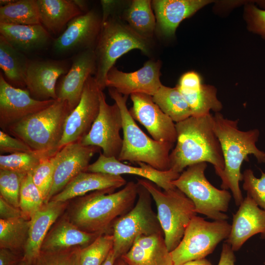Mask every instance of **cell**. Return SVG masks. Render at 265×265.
<instances>
[{
	"mask_svg": "<svg viewBox=\"0 0 265 265\" xmlns=\"http://www.w3.org/2000/svg\"><path fill=\"white\" fill-rule=\"evenodd\" d=\"M126 184V180L120 175L82 172L71 180L51 200L67 202L74 198L85 195L91 191L106 190L114 192Z\"/></svg>",
	"mask_w": 265,
	"mask_h": 265,
	"instance_id": "cell-23",
	"label": "cell"
},
{
	"mask_svg": "<svg viewBox=\"0 0 265 265\" xmlns=\"http://www.w3.org/2000/svg\"><path fill=\"white\" fill-rule=\"evenodd\" d=\"M73 1L82 13L88 11L86 10L87 6L85 1L81 0H73Z\"/></svg>",
	"mask_w": 265,
	"mask_h": 265,
	"instance_id": "cell-50",
	"label": "cell"
},
{
	"mask_svg": "<svg viewBox=\"0 0 265 265\" xmlns=\"http://www.w3.org/2000/svg\"><path fill=\"white\" fill-rule=\"evenodd\" d=\"M138 183L131 181L116 192L95 191L80 197L65 216L80 229L98 235L109 233L114 221L134 205Z\"/></svg>",
	"mask_w": 265,
	"mask_h": 265,
	"instance_id": "cell-1",
	"label": "cell"
},
{
	"mask_svg": "<svg viewBox=\"0 0 265 265\" xmlns=\"http://www.w3.org/2000/svg\"><path fill=\"white\" fill-rule=\"evenodd\" d=\"M203 0H154L152 1L160 32L170 37L179 24L209 3Z\"/></svg>",
	"mask_w": 265,
	"mask_h": 265,
	"instance_id": "cell-25",
	"label": "cell"
},
{
	"mask_svg": "<svg viewBox=\"0 0 265 265\" xmlns=\"http://www.w3.org/2000/svg\"><path fill=\"white\" fill-rule=\"evenodd\" d=\"M121 130L122 118L118 105L115 103L112 105L108 104L105 93L101 90L98 115L80 142L84 145L99 147L106 157L118 159L123 144Z\"/></svg>",
	"mask_w": 265,
	"mask_h": 265,
	"instance_id": "cell-11",
	"label": "cell"
},
{
	"mask_svg": "<svg viewBox=\"0 0 265 265\" xmlns=\"http://www.w3.org/2000/svg\"><path fill=\"white\" fill-rule=\"evenodd\" d=\"M231 225L226 220L208 221L194 216L178 245L170 252L174 265L204 259L230 234Z\"/></svg>",
	"mask_w": 265,
	"mask_h": 265,
	"instance_id": "cell-10",
	"label": "cell"
},
{
	"mask_svg": "<svg viewBox=\"0 0 265 265\" xmlns=\"http://www.w3.org/2000/svg\"><path fill=\"white\" fill-rule=\"evenodd\" d=\"M152 98L174 122L177 123L191 116L189 106L177 86L169 87L162 85Z\"/></svg>",
	"mask_w": 265,
	"mask_h": 265,
	"instance_id": "cell-30",
	"label": "cell"
},
{
	"mask_svg": "<svg viewBox=\"0 0 265 265\" xmlns=\"http://www.w3.org/2000/svg\"><path fill=\"white\" fill-rule=\"evenodd\" d=\"M121 258L127 265H174L163 233L138 237Z\"/></svg>",
	"mask_w": 265,
	"mask_h": 265,
	"instance_id": "cell-24",
	"label": "cell"
},
{
	"mask_svg": "<svg viewBox=\"0 0 265 265\" xmlns=\"http://www.w3.org/2000/svg\"><path fill=\"white\" fill-rule=\"evenodd\" d=\"M45 159L33 151L0 155V169L27 174L32 172Z\"/></svg>",
	"mask_w": 265,
	"mask_h": 265,
	"instance_id": "cell-37",
	"label": "cell"
},
{
	"mask_svg": "<svg viewBox=\"0 0 265 265\" xmlns=\"http://www.w3.org/2000/svg\"><path fill=\"white\" fill-rule=\"evenodd\" d=\"M14 265H32V264L22 258Z\"/></svg>",
	"mask_w": 265,
	"mask_h": 265,
	"instance_id": "cell-51",
	"label": "cell"
},
{
	"mask_svg": "<svg viewBox=\"0 0 265 265\" xmlns=\"http://www.w3.org/2000/svg\"><path fill=\"white\" fill-rule=\"evenodd\" d=\"M242 187L258 205L265 210V172L261 171L260 178H257L250 169H246L242 174Z\"/></svg>",
	"mask_w": 265,
	"mask_h": 265,
	"instance_id": "cell-41",
	"label": "cell"
},
{
	"mask_svg": "<svg viewBox=\"0 0 265 265\" xmlns=\"http://www.w3.org/2000/svg\"><path fill=\"white\" fill-rule=\"evenodd\" d=\"M203 84L199 75L194 72L184 74L177 86L180 91H191L200 88Z\"/></svg>",
	"mask_w": 265,
	"mask_h": 265,
	"instance_id": "cell-44",
	"label": "cell"
},
{
	"mask_svg": "<svg viewBox=\"0 0 265 265\" xmlns=\"http://www.w3.org/2000/svg\"><path fill=\"white\" fill-rule=\"evenodd\" d=\"M113 246L112 234L99 235L88 245L81 248L80 265H103Z\"/></svg>",
	"mask_w": 265,
	"mask_h": 265,
	"instance_id": "cell-35",
	"label": "cell"
},
{
	"mask_svg": "<svg viewBox=\"0 0 265 265\" xmlns=\"http://www.w3.org/2000/svg\"><path fill=\"white\" fill-rule=\"evenodd\" d=\"M96 70L94 48H92L78 53L68 72L61 76L56 85L57 99L67 101L71 112L79 103L85 84Z\"/></svg>",
	"mask_w": 265,
	"mask_h": 265,
	"instance_id": "cell-18",
	"label": "cell"
},
{
	"mask_svg": "<svg viewBox=\"0 0 265 265\" xmlns=\"http://www.w3.org/2000/svg\"><path fill=\"white\" fill-rule=\"evenodd\" d=\"M54 101L34 99L27 89L12 86L0 73V127L3 131L6 132L11 125L49 106Z\"/></svg>",
	"mask_w": 265,
	"mask_h": 265,
	"instance_id": "cell-14",
	"label": "cell"
},
{
	"mask_svg": "<svg viewBox=\"0 0 265 265\" xmlns=\"http://www.w3.org/2000/svg\"><path fill=\"white\" fill-rule=\"evenodd\" d=\"M99 236L80 229L64 216L50 229L43 241L41 251H55L76 246L83 248Z\"/></svg>",
	"mask_w": 265,
	"mask_h": 265,
	"instance_id": "cell-26",
	"label": "cell"
},
{
	"mask_svg": "<svg viewBox=\"0 0 265 265\" xmlns=\"http://www.w3.org/2000/svg\"><path fill=\"white\" fill-rule=\"evenodd\" d=\"M19 260L13 251L6 248L0 249V265H14Z\"/></svg>",
	"mask_w": 265,
	"mask_h": 265,
	"instance_id": "cell-47",
	"label": "cell"
},
{
	"mask_svg": "<svg viewBox=\"0 0 265 265\" xmlns=\"http://www.w3.org/2000/svg\"><path fill=\"white\" fill-rule=\"evenodd\" d=\"M181 265H212L211 263L205 258L191 261L185 263Z\"/></svg>",
	"mask_w": 265,
	"mask_h": 265,
	"instance_id": "cell-48",
	"label": "cell"
},
{
	"mask_svg": "<svg viewBox=\"0 0 265 265\" xmlns=\"http://www.w3.org/2000/svg\"><path fill=\"white\" fill-rule=\"evenodd\" d=\"M70 112L67 102L57 99L49 106L11 125L6 132L22 140L43 157L51 158L59 151Z\"/></svg>",
	"mask_w": 265,
	"mask_h": 265,
	"instance_id": "cell-4",
	"label": "cell"
},
{
	"mask_svg": "<svg viewBox=\"0 0 265 265\" xmlns=\"http://www.w3.org/2000/svg\"><path fill=\"white\" fill-rule=\"evenodd\" d=\"M30 219L23 217L9 220L0 219V248L12 251L24 249L29 234Z\"/></svg>",
	"mask_w": 265,
	"mask_h": 265,
	"instance_id": "cell-33",
	"label": "cell"
},
{
	"mask_svg": "<svg viewBox=\"0 0 265 265\" xmlns=\"http://www.w3.org/2000/svg\"><path fill=\"white\" fill-rule=\"evenodd\" d=\"M23 217L19 208L15 207L7 202L0 196V219L9 220Z\"/></svg>",
	"mask_w": 265,
	"mask_h": 265,
	"instance_id": "cell-45",
	"label": "cell"
},
{
	"mask_svg": "<svg viewBox=\"0 0 265 265\" xmlns=\"http://www.w3.org/2000/svg\"><path fill=\"white\" fill-rule=\"evenodd\" d=\"M29 60L0 35V67L5 80L12 86H26Z\"/></svg>",
	"mask_w": 265,
	"mask_h": 265,
	"instance_id": "cell-29",
	"label": "cell"
},
{
	"mask_svg": "<svg viewBox=\"0 0 265 265\" xmlns=\"http://www.w3.org/2000/svg\"><path fill=\"white\" fill-rule=\"evenodd\" d=\"M0 23L24 25L41 24L37 0H13L0 6Z\"/></svg>",
	"mask_w": 265,
	"mask_h": 265,
	"instance_id": "cell-32",
	"label": "cell"
},
{
	"mask_svg": "<svg viewBox=\"0 0 265 265\" xmlns=\"http://www.w3.org/2000/svg\"><path fill=\"white\" fill-rule=\"evenodd\" d=\"M108 92L118 105L122 118L123 144L118 159L122 162L145 163L161 171L170 169L169 156L174 144L158 141L149 137L128 110V96L112 88H108Z\"/></svg>",
	"mask_w": 265,
	"mask_h": 265,
	"instance_id": "cell-5",
	"label": "cell"
},
{
	"mask_svg": "<svg viewBox=\"0 0 265 265\" xmlns=\"http://www.w3.org/2000/svg\"><path fill=\"white\" fill-rule=\"evenodd\" d=\"M68 206L67 202L51 200L44 203L30 219L28 238L22 258L33 264L39 255L43 241Z\"/></svg>",
	"mask_w": 265,
	"mask_h": 265,
	"instance_id": "cell-22",
	"label": "cell"
},
{
	"mask_svg": "<svg viewBox=\"0 0 265 265\" xmlns=\"http://www.w3.org/2000/svg\"><path fill=\"white\" fill-rule=\"evenodd\" d=\"M101 149L86 146L80 142L67 144L54 155L55 168L47 202L60 192L78 174L87 171L94 155Z\"/></svg>",
	"mask_w": 265,
	"mask_h": 265,
	"instance_id": "cell-15",
	"label": "cell"
},
{
	"mask_svg": "<svg viewBox=\"0 0 265 265\" xmlns=\"http://www.w3.org/2000/svg\"><path fill=\"white\" fill-rule=\"evenodd\" d=\"M260 234L265 239V210L261 209L248 195L234 215L227 242L235 252L252 236Z\"/></svg>",
	"mask_w": 265,
	"mask_h": 265,
	"instance_id": "cell-21",
	"label": "cell"
},
{
	"mask_svg": "<svg viewBox=\"0 0 265 265\" xmlns=\"http://www.w3.org/2000/svg\"><path fill=\"white\" fill-rule=\"evenodd\" d=\"M41 24L54 34L75 17L83 14L73 0H37Z\"/></svg>",
	"mask_w": 265,
	"mask_h": 265,
	"instance_id": "cell-28",
	"label": "cell"
},
{
	"mask_svg": "<svg viewBox=\"0 0 265 265\" xmlns=\"http://www.w3.org/2000/svg\"><path fill=\"white\" fill-rule=\"evenodd\" d=\"M137 182L150 193L157 208V216L165 242L169 252L180 243L192 218L197 212L192 201L176 187L169 190L161 188L145 179Z\"/></svg>",
	"mask_w": 265,
	"mask_h": 265,
	"instance_id": "cell-7",
	"label": "cell"
},
{
	"mask_svg": "<svg viewBox=\"0 0 265 265\" xmlns=\"http://www.w3.org/2000/svg\"><path fill=\"white\" fill-rule=\"evenodd\" d=\"M249 10L251 29L265 39V9H259L252 5Z\"/></svg>",
	"mask_w": 265,
	"mask_h": 265,
	"instance_id": "cell-43",
	"label": "cell"
},
{
	"mask_svg": "<svg viewBox=\"0 0 265 265\" xmlns=\"http://www.w3.org/2000/svg\"><path fill=\"white\" fill-rule=\"evenodd\" d=\"M234 251L226 242L223 245L218 265H235Z\"/></svg>",
	"mask_w": 265,
	"mask_h": 265,
	"instance_id": "cell-46",
	"label": "cell"
},
{
	"mask_svg": "<svg viewBox=\"0 0 265 265\" xmlns=\"http://www.w3.org/2000/svg\"><path fill=\"white\" fill-rule=\"evenodd\" d=\"M114 265H127L121 258L116 259Z\"/></svg>",
	"mask_w": 265,
	"mask_h": 265,
	"instance_id": "cell-52",
	"label": "cell"
},
{
	"mask_svg": "<svg viewBox=\"0 0 265 265\" xmlns=\"http://www.w3.org/2000/svg\"><path fill=\"white\" fill-rule=\"evenodd\" d=\"M130 96L132 106L129 111L133 118L146 128L154 140L174 144L176 125L154 102L152 96L142 93Z\"/></svg>",
	"mask_w": 265,
	"mask_h": 265,
	"instance_id": "cell-17",
	"label": "cell"
},
{
	"mask_svg": "<svg viewBox=\"0 0 265 265\" xmlns=\"http://www.w3.org/2000/svg\"><path fill=\"white\" fill-rule=\"evenodd\" d=\"M138 184L135 204L112 225L113 250L116 259L124 255L138 237L163 233L157 214L152 207L151 194Z\"/></svg>",
	"mask_w": 265,
	"mask_h": 265,
	"instance_id": "cell-9",
	"label": "cell"
},
{
	"mask_svg": "<svg viewBox=\"0 0 265 265\" xmlns=\"http://www.w3.org/2000/svg\"><path fill=\"white\" fill-rule=\"evenodd\" d=\"M45 203L44 200L34 184L31 172L24 178L20 193L19 208L23 217L30 219Z\"/></svg>",
	"mask_w": 265,
	"mask_h": 265,
	"instance_id": "cell-36",
	"label": "cell"
},
{
	"mask_svg": "<svg viewBox=\"0 0 265 265\" xmlns=\"http://www.w3.org/2000/svg\"><path fill=\"white\" fill-rule=\"evenodd\" d=\"M149 0H133L125 12L128 25L140 35L150 39L156 29L157 22Z\"/></svg>",
	"mask_w": 265,
	"mask_h": 265,
	"instance_id": "cell-31",
	"label": "cell"
},
{
	"mask_svg": "<svg viewBox=\"0 0 265 265\" xmlns=\"http://www.w3.org/2000/svg\"><path fill=\"white\" fill-rule=\"evenodd\" d=\"M116 258L115 256L113 249L109 252L106 261L103 263V265H114Z\"/></svg>",
	"mask_w": 265,
	"mask_h": 265,
	"instance_id": "cell-49",
	"label": "cell"
},
{
	"mask_svg": "<svg viewBox=\"0 0 265 265\" xmlns=\"http://www.w3.org/2000/svg\"><path fill=\"white\" fill-rule=\"evenodd\" d=\"M101 90L91 76L85 84L79 103L66 119L59 150L67 144L80 142L88 133L99 112Z\"/></svg>",
	"mask_w": 265,
	"mask_h": 265,
	"instance_id": "cell-12",
	"label": "cell"
},
{
	"mask_svg": "<svg viewBox=\"0 0 265 265\" xmlns=\"http://www.w3.org/2000/svg\"><path fill=\"white\" fill-rule=\"evenodd\" d=\"M214 132L220 142L224 161L223 170L218 175L221 179V187L230 189L235 204L239 206L243 200L239 182L242 181L241 166L248 155L252 154L259 163H263L265 152L258 148L256 143L260 131L254 129L240 130L238 120L224 118L219 112L212 116Z\"/></svg>",
	"mask_w": 265,
	"mask_h": 265,
	"instance_id": "cell-3",
	"label": "cell"
},
{
	"mask_svg": "<svg viewBox=\"0 0 265 265\" xmlns=\"http://www.w3.org/2000/svg\"><path fill=\"white\" fill-rule=\"evenodd\" d=\"M188 104L191 116L201 117L210 114L211 110L218 112L222 108L212 86L202 84L196 90L180 91Z\"/></svg>",
	"mask_w": 265,
	"mask_h": 265,
	"instance_id": "cell-34",
	"label": "cell"
},
{
	"mask_svg": "<svg viewBox=\"0 0 265 265\" xmlns=\"http://www.w3.org/2000/svg\"><path fill=\"white\" fill-rule=\"evenodd\" d=\"M0 35L13 47L26 53L41 49L52 37L42 25H24L0 23Z\"/></svg>",
	"mask_w": 265,
	"mask_h": 265,
	"instance_id": "cell-27",
	"label": "cell"
},
{
	"mask_svg": "<svg viewBox=\"0 0 265 265\" xmlns=\"http://www.w3.org/2000/svg\"><path fill=\"white\" fill-rule=\"evenodd\" d=\"M33 152L22 140L12 136L8 133L0 131V153L14 154Z\"/></svg>",
	"mask_w": 265,
	"mask_h": 265,
	"instance_id": "cell-42",
	"label": "cell"
},
{
	"mask_svg": "<svg viewBox=\"0 0 265 265\" xmlns=\"http://www.w3.org/2000/svg\"><path fill=\"white\" fill-rule=\"evenodd\" d=\"M160 67L159 60H153L130 73L122 72L113 66L106 75V86L125 96L142 93L153 96L162 85L160 80Z\"/></svg>",
	"mask_w": 265,
	"mask_h": 265,
	"instance_id": "cell-16",
	"label": "cell"
},
{
	"mask_svg": "<svg viewBox=\"0 0 265 265\" xmlns=\"http://www.w3.org/2000/svg\"><path fill=\"white\" fill-rule=\"evenodd\" d=\"M102 26V16L91 10L72 19L53 43L59 54L78 53L94 48Z\"/></svg>",
	"mask_w": 265,
	"mask_h": 265,
	"instance_id": "cell-13",
	"label": "cell"
},
{
	"mask_svg": "<svg viewBox=\"0 0 265 265\" xmlns=\"http://www.w3.org/2000/svg\"><path fill=\"white\" fill-rule=\"evenodd\" d=\"M69 70L68 62L66 60H29L26 86L34 99L57 100V80Z\"/></svg>",
	"mask_w": 265,
	"mask_h": 265,
	"instance_id": "cell-19",
	"label": "cell"
},
{
	"mask_svg": "<svg viewBox=\"0 0 265 265\" xmlns=\"http://www.w3.org/2000/svg\"><path fill=\"white\" fill-rule=\"evenodd\" d=\"M26 175L0 169V196L15 207L19 208L21 185Z\"/></svg>",
	"mask_w": 265,
	"mask_h": 265,
	"instance_id": "cell-39",
	"label": "cell"
},
{
	"mask_svg": "<svg viewBox=\"0 0 265 265\" xmlns=\"http://www.w3.org/2000/svg\"><path fill=\"white\" fill-rule=\"evenodd\" d=\"M175 125L177 140L170 154V169L181 173L190 165L209 162L218 175L224 169V161L212 115L190 116Z\"/></svg>",
	"mask_w": 265,
	"mask_h": 265,
	"instance_id": "cell-2",
	"label": "cell"
},
{
	"mask_svg": "<svg viewBox=\"0 0 265 265\" xmlns=\"http://www.w3.org/2000/svg\"><path fill=\"white\" fill-rule=\"evenodd\" d=\"M81 247L41 251L32 265H80Z\"/></svg>",
	"mask_w": 265,
	"mask_h": 265,
	"instance_id": "cell-38",
	"label": "cell"
},
{
	"mask_svg": "<svg viewBox=\"0 0 265 265\" xmlns=\"http://www.w3.org/2000/svg\"><path fill=\"white\" fill-rule=\"evenodd\" d=\"M55 168L54 156L43 159L31 172L32 181L41 193L45 203L52 186Z\"/></svg>",
	"mask_w": 265,
	"mask_h": 265,
	"instance_id": "cell-40",
	"label": "cell"
},
{
	"mask_svg": "<svg viewBox=\"0 0 265 265\" xmlns=\"http://www.w3.org/2000/svg\"><path fill=\"white\" fill-rule=\"evenodd\" d=\"M207 167L206 162L190 165L172 184L192 201L197 213L214 220H226L228 216L224 212L228 210L232 195L209 182L205 174Z\"/></svg>",
	"mask_w": 265,
	"mask_h": 265,
	"instance_id": "cell-8",
	"label": "cell"
},
{
	"mask_svg": "<svg viewBox=\"0 0 265 265\" xmlns=\"http://www.w3.org/2000/svg\"><path fill=\"white\" fill-rule=\"evenodd\" d=\"M264 264L265 265V262L264 263Z\"/></svg>",
	"mask_w": 265,
	"mask_h": 265,
	"instance_id": "cell-54",
	"label": "cell"
},
{
	"mask_svg": "<svg viewBox=\"0 0 265 265\" xmlns=\"http://www.w3.org/2000/svg\"><path fill=\"white\" fill-rule=\"evenodd\" d=\"M263 163H265V156L264 159Z\"/></svg>",
	"mask_w": 265,
	"mask_h": 265,
	"instance_id": "cell-53",
	"label": "cell"
},
{
	"mask_svg": "<svg viewBox=\"0 0 265 265\" xmlns=\"http://www.w3.org/2000/svg\"><path fill=\"white\" fill-rule=\"evenodd\" d=\"M137 164L138 167L126 164L116 158L106 157L100 152L97 159L89 164L86 171L120 176L133 175L152 182L163 190L175 187L172 181L177 179L180 173L172 169L159 170L143 162Z\"/></svg>",
	"mask_w": 265,
	"mask_h": 265,
	"instance_id": "cell-20",
	"label": "cell"
},
{
	"mask_svg": "<svg viewBox=\"0 0 265 265\" xmlns=\"http://www.w3.org/2000/svg\"><path fill=\"white\" fill-rule=\"evenodd\" d=\"M140 50L150 53V39L145 38L116 17L109 16L102 23L94 48L96 60L95 80L102 90L106 87V75L117 59L130 51Z\"/></svg>",
	"mask_w": 265,
	"mask_h": 265,
	"instance_id": "cell-6",
	"label": "cell"
}]
</instances>
